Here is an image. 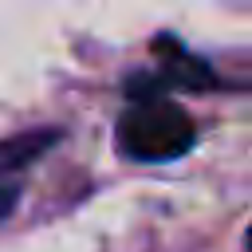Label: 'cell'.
<instances>
[{
    "label": "cell",
    "mask_w": 252,
    "mask_h": 252,
    "mask_svg": "<svg viewBox=\"0 0 252 252\" xmlns=\"http://www.w3.org/2000/svg\"><path fill=\"white\" fill-rule=\"evenodd\" d=\"M193 142H197L193 118L161 94L138 98L118 122V150L134 161H173Z\"/></svg>",
    "instance_id": "6da1fadb"
},
{
    "label": "cell",
    "mask_w": 252,
    "mask_h": 252,
    "mask_svg": "<svg viewBox=\"0 0 252 252\" xmlns=\"http://www.w3.org/2000/svg\"><path fill=\"white\" fill-rule=\"evenodd\" d=\"M55 142H59L55 130H24V134L0 142V177H4V173H16V169H24V165H32V161H35L43 150H51Z\"/></svg>",
    "instance_id": "7a4b0ae2"
},
{
    "label": "cell",
    "mask_w": 252,
    "mask_h": 252,
    "mask_svg": "<svg viewBox=\"0 0 252 252\" xmlns=\"http://www.w3.org/2000/svg\"><path fill=\"white\" fill-rule=\"evenodd\" d=\"M16 205V189H8V185H0V217H8V209Z\"/></svg>",
    "instance_id": "3957f363"
}]
</instances>
